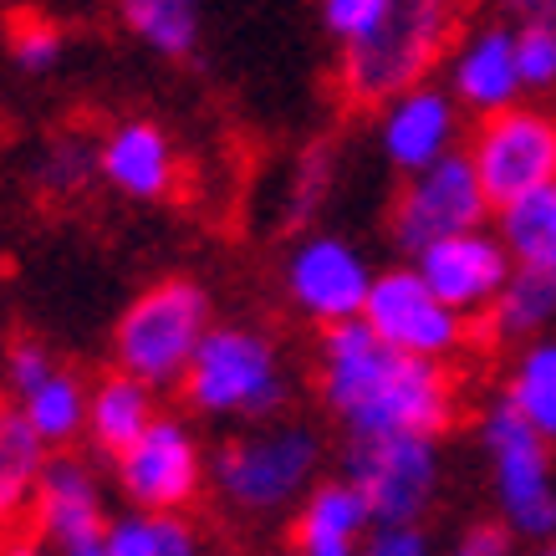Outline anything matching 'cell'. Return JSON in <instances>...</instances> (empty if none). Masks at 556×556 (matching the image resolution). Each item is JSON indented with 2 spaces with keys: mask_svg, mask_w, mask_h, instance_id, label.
Wrapping results in <instances>:
<instances>
[{
  "mask_svg": "<svg viewBox=\"0 0 556 556\" xmlns=\"http://www.w3.org/2000/svg\"><path fill=\"white\" fill-rule=\"evenodd\" d=\"M56 368V363H51V353L47 348H41V342H16V348H11V357H5V383H11V393H31L36 383H41V378H47V372Z\"/></svg>",
  "mask_w": 556,
  "mask_h": 556,
  "instance_id": "31",
  "label": "cell"
},
{
  "mask_svg": "<svg viewBox=\"0 0 556 556\" xmlns=\"http://www.w3.org/2000/svg\"><path fill=\"white\" fill-rule=\"evenodd\" d=\"M210 321L215 312H210V291L200 281H159L118 317L113 357L123 372H134L153 388H169L185 378Z\"/></svg>",
  "mask_w": 556,
  "mask_h": 556,
  "instance_id": "5",
  "label": "cell"
},
{
  "mask_svg": "<svg viewBox=\"0 0 556 556\" xmlns=\"http://www.w3.org/2000/svg\"><path fill=\"white\" fill-rule=\"evenodd\" d=\"M485 185L475 174L470 153L450 149L444 159L424 164V169L408 174V185L399 189L393 200V245H404L408 255H419L424 245H434L444 236H459V230H475L485 225Z\"/></svg>",
  "mask_w": 556,
  "mask_h": 556,
  "instance_id": "9",
  "label": "cell"
},
{
  "mask_svg": "<svg viewBox=\"0 0 556 556\" xmlns=\"http://www.w3.org/2000/svg\"><path fill=\"white\" fill-rule=\"evenodd\" d=\"M501 5H510V11H521V16H536L546 0H501Z\"/></svg>",
  "mask_w": 556,
  "mask_h": 556,
  "instance_id": "37",
  "label": "cell"
},
{
  "mask_svg": "<svg viewBox=\"0 0 556 556\" xmlns=\"http://www.w3.org/2000/svg\"><path fill=\"white\" fill-rule=\"evenodd\" d=\"M526 556H556V536H546V541H531V552Z\"/></svg>",
  "mask_w": 556,
  "mask_h": 556,
  "instance_id": "38",
  "label": "cell"
},
{
  "mask_svg": "<svg viewBox=\"0 0 556 556\" xmlns=\"http://www.w3.org/2000/svg\"><path fill=\"white\" fill-rule=\"evenodd\" d=\"M31 521L56 546H72V541H87L108 531L98 480H92V470H87L83 459L56 455L41 465V480H36V495H31Z\"/></svg>",
  "mask_w": 556,
  "mask_h": 556,
  "instance_id": "17",
  "label": "cell"
},
{
  "mask_svg": "<svg viewBox=\"0 0 556 556\" xmlns=\"http://www.w3.org/2000/svg\"><path fill=\"white\" fill-rule=\"evenodd\" d=\"M465 0H383L357 36L338 41V92L348 108H383L404 87L429 83L450 56Z\"/></svg>",
  "mask_w": 556,
  "mask_h": 556,
  "instance_id": "2",
  "label": "cell"
},
{
  "mask_svg": "<svg viewBox=\"0 0 556 556\" xmlns=\"http://www.w3.org/2000/svg\"><path fill=\"white\" fill-rule=\"evenodd\" d=\"M480 444H485V455H490V480H495L501 521L526 541L556 536L552 439L541 434L510 399H501V404L480 419Z\"/></svg>",
  "mask_w": 556,
  "mask_h": 556,
  "instance_id": "6",
  "label": "cell"
},
{
  "mask_svg": "<svg viewBox=\"0 0 556 556\" xmlns=\"http://www.w3.org/2000/svg\"><path fill=\"white\" fill-rule=\"evenodd\" d=\"M321 399L357 434H429L455 424V383L444 363L388 348L363 317L332 321L321 338Z\"/></svg>",
  "mask_w": 556,
  "mask_h": 556,
  "instance_id": "1",
  "label": "cell"
},
{
  "mask_svg": "<svg viewBox=\"0 0 556 556\" xmlns=\"http://www.w3.org/2000/svg\"><path fill=\"white\" fill-rule=\"evenodd\" d=\"M118 485L138 510H185L204 485L200 444L179 419H159L118 455Z\"/></svg>",
  "mask_w": 556,
  "mask_h": 556,
  "instance_id": "11",
  "label": "cell"
},
{
  "mask_svg": "<svg viewBox=\"0 0 556 556\" xmlns=\"http://www.w3.org/2000/svg\"><path fill=\"white\" fill-rule=\"evenodd\" d=\"M490 321L501 338H531L556 321V270H526L516 266L501 296L490 302Z\"/></svg>",
  "mask_w": 556,
  "mask_h": 556,
  "instance_id": "23",
  "label": "cell"
},
{
  "mask_svg": "<svg viewBox=\"0 0 556 556\" xmlns=\"http://www.w3.org/2000/svg\"><path fill=\"white\" fill-rule=\"evenodd\" d=\"M0 556H47L36 541H11V546H0Z\"/></svg>",
  "mask_w": 556,
  "mask_h": 556,
  "instance_id": "36",
  "label": "cell"
},
{
  "mask_svg": "<svg viewBox=\"0 0 556 556\" xmlns=\"http://www.w3.org/2000/svg\"><path fill=\"white\" fill-rule=\"evenodd\" d=\"M98 174V143L83 134H56L47 149L36 153V189L47 200H72L83 194Z\"/></svg>",
  "mask_w": 556,
  "mask_h": 556,
  "instance_id": "26",
  "label": "cell"
},
{
  "mask_svg": "<svg viewBox=\"0 0 556 556\" xmlns=\"http://www.w3.org/2000/svg\"><path fill=\"white\" fill-rule=\"evenodd\" d=\"M516 62H521V87L526 92H552L556 87V21L526 16L516 26Z\"/></svg>",
  "mask_w": 556,
  "mask_h": 556,
  "instance_id": "29",
  "label": "cell"
},
{
  "mask_svg": "<svg viewBox=\"0 0 556 556\" xmlns=\"http://www.w3.org/2000/svg\"><path fill=\"white\" fill-rule=\"evenodd\" d=\"M372 526L363 490L342 475V480H321L317 490H306L296 526H291V546L296 556H357L363 531Z\"/></svg>",
  "mask_w": 556,
  "mask_h": 556,
  "instance_id": "18",
  "label": "cell"
},
{
  "mask_svg": "<svg viewBox=\"0 0 556 556\" xmlns=\"http://www.w3.org/2000/svg\"><path fill=\"white\" fill-rule=\"evenodd\" d=\"M113 5H118L123 26L159 56L189 62L200 51L204 0H113Z\"/></svg>",
  "mask_w": 556,
  "mask_h": 556,
  "instance_id": "21",
  "label": "cell"
},
{
  "mask_svg": "<svg viewBox=\"0 0 556 556\" xmlns=\"http://www.w3.org/2000/svg\"><path fill=\"white\" fill-rule=\"evenodd\" d=\"M41 465H47V439L36 434L21 404H0V526L31 510Z\"/></svg>",
  "mask_w": 556,
  "mask_h": 556,
  "instance_id": "20",
  "label": "cell"
},
{
  "mask_svg": "<svg viewBox=\"0 0 556 556\" xmlns=\"http://www.w3.org/2000/svg\"><path fill=\"white\" fill-rule=\"evenodd\" d=\"M11 5H16V0H0V11H11Z\"/></svg>",
  "mask_w": 556,
  "mask_h": 556,
  "instance_id": "40",
  "label": "cell"
},
{
  "mask_svg": "<svg viewBox=\"0 0 556 556\" xmlns=\"http://www.w3.org/2000/svg\"><path fill=\"white\" fill-rule=\"evenodd\" d=\"M348 480L363 490L372 526H419L439 490V439L429 434H357Z\"/></svg>",
  "mask_w": 556,
  "mask_h": 556,
  "instance_id": "7",
  "label": "cell"
},
{
  "mask_svg": "<svg viewBox=\"0 0 556 556\" xmlns=\"http://www.w3.org/2000/svg\"><path fill=\"white\" fill-rule=\"evenodd\" d=\"M62 56H67V31L51 26L47 16H21L16 26H11V62H16L21 72L47 77V72L62 67Z\"/></svg>",
  "mask_w": 556,
  "mask_h": 556,
  "instance_id": "28",
  "label": "cell"
},
{
  "mask_svg": "<svg viewBox=\"0 0 556 556\" xmlns=\"http://www.w3.org/2000/svg\"><path fill=\"white\" fill-rule=\"evenodd\" d=\"M363 321L388 348L414 357H434V363H444V357H455L465 348V312L439 302L434 287L414 266L372 276L368 302H363Z\"/></svg>",
  "mask_w": 556,
  "mask_h": 556,
  "instance_id": "10",
  "label": "cell"
},
{
  "mask_svg": "<svg viewBox=\"0 0 556 556\" xmlns=\"http://www.w3.org/2000/svg\"><path fill=\"white\" fill-rule=\"evenodd\" d=\"M16 404L26 408V419L36 424V434L47 444H67V439H77V429H87V388L62 368H51Z\"/></svg>",
  "mask_w": 556,
  "mask_h": 556,
  "instance_id": "24",
  "label": "cell"
},
{
  "mask_svg": "<svg viewBox=\"0 0 556 556\" xmlns=\"http://www.w3.org/2000/svg\"><path fill=\"white\" fill-rule=\"evenodd\" d=\"M179 383H185L189 408H200L210 419H270L276 408H287L291 393L276 342L240 321H225V327L210 321Z\"/></svg>",
  "mask_w": 556,
  "mask_h": 556,
  "instance_id": "3",
  "label": "cell"
},
{
  "mask_svg": "<svg viewBox=\"0 0 556 556\" xmlns=\"http://www.w3.org/2000/svg\"><path fill=\"white\" fill-rule=\"evenodd\" d=\"M98 174L128 200H164L179 174V153L159 123L128 118L98 143Z\"/></svg>",
  "mask_w": 556,
  "mask_h": 556,
  "instance_id": "16",
  "label": "cell"
},
{
  "mask_svg": "<svg viewBox=\"0 0 556 556\" xmlns=\"http://www.w3.org/2000/svg\"><path fill=\"white\" fill-rule=\"evenodd\" d=\"M450 92L470 113H501L521 98V62H516V26H475L459 47H450Z\"/></svg>",
  "mask_w": 556,
  "mask_h": 556,
  "instance_id": "15",
  "label": "cell"
},
{
  "mask_svg": "<svg viewBox=\"0 0 556 556\" xmlns=\"http://www.w3.org/2000/svg\"><path fill=\"white\" fill-rule=\"evenodd\" d=\"M372 270L357 245L342 236H306L296 251L287 255V296L302 317L332 327V321L363 317Z\"/></svg>",
  "mask_w": 556,
  "mask_h": 556,
  "instance_id": "12",
  "label": "cell"
},
{
  "mask_svg": "<svg viewBox=\"0 0 556 556\" xmlns=\"http://www.w3.org/2000/svg\"><path fill=\"white\" fill-rule=\"evenodd\" d=\"M321 465V439L306 424H261L225 439L210 459L219 501L240 516H276L312 490Z\"/></svg>",
  "mask_w": 556,
  "mask_h": 556,
  "instance_id": "4",
  "label": "cell"
},
{
  "mask_svg": "<svg viewBox=\"0 0 556 556\" xmlns=\"http://www.w3.org/2000/svg\"><path fill=\"white\" fill-rule=\"evenodd\" d=\"M470 164L485 185L490 210L506 200L541 189L556 179V118L546 108H521L510 102L501 113H485L470 138Z\"/></svg>",
  "mask_w": 556,
  "mask_h": 556,
  "instance_id": "8",
  "label": "cell"
},
{
  "mask_svg": "<svg viewBox=\"0 0 556 556\" xmlns=\"http://www.w3.org/2000/svg\"><path fill=\"white\" fill-rule=\"evenodd\" d=\"M56 556H108V552H102V536H87L72 541V546H56Z\"/></svg>",
  "mask_w": 556,
  "mask_h": 556,
  "instance_id": "35",
  "label": "cell"
},
{
  "mask_svg": "<svg viewBox=\"0 0 556 556\" xmlns=\"http://www.w3.org/2000/svg\"><path fill=\"white\" fill-rule=\"evenodd\" d=\"M414 270L434 287L439 302H450L455 312L470 317V312H490V302L510 281L516 261H510L506 240L475 225V230H459V236H444L434 245H424L414 255Z\"/></svg>",
  "mask_w": 556,
  "mask_h": 556,
  "instance_id": "13",
  "label": "cell"
},
{
  "mask_svg": "<svg viewBox=\"0 0 556 556\" xmlns=\"http://www.w3.org/2000/svg\"><path fill=\"white\" fill-rule=\"evenodd\" d=\"M506 399L521 408L526 419L536 424L546 439H556V342H526L516 368H510V388Z\"/></svg>",
  "mask_w": 556,
  "mask_h": 556,
  "instance_id": "25",
  "label": "cell"
},
{
  "mask_svg": "<svg viewBox=\"0 0 556 556\" xmlns=\"http://www.w3.org/2000/svg\"><path fill=\"white\" fill-rule=\"evenodd\" d=\"M338 143L332 138H317L296 153L291 164V179H287V225H306L317 215L321 204L332 200V185H338Z\"/></svg>",
  "mask_w": 556,
  "mask_h": 556,
  "instance_id": "27",
  "label": "cell"
},
{
  "mask_svg": "<svg viewBox=\"0 0 556 556\" xmlns=\"http://www.w3.org/2000/svg\"><path fill=\"white\" fill-rule=\"evenodd\" d=\"M541 16H546V21H556V0H546V5H541Z\"/></svg>",
  "mask_w": 556,
  "mask_h": 556,
  "instance_id": "39",
  "label": "cell"
},
{
  "mask_svg": "<svg viewBox=\"0 0 556 556\" xmlns=\"http://www.w3.org/2000/svg\"><path fill=\"white\" fill-rule=\"evenodd\" d=\"M495 236L506 240L516 266L556 270V179L501 204V230Z\"/></svg>",
  "mask_w": 556,
  "mask_h": 556,
  "instance_id": "22",
  "label": "cell"
},
{
  "mask_svg": "<svg viewBox=\"0 0 556 556\" xmlns=\"http://www.w3.org/2000/svg\"><path fill=\"white\" fill-rule=\"evenodd\" d=\"M357 556H434L419 526H378V536L357 546Z\"/></svg>",
  "mask_w": 556,
  "mask_h": 556,
  "instance_id": "33",
  "label": "cell"
},
{
  "mask_svg": "<svg viewBox=\"0 0 556 556\" xmlns=\"http://www.w3.org/2000/svg\"><path fill=\"white\" fill-rule=\"evenodd\" d=\"M383 11V0H317V16H321V31L332 41H348L368 26L372 16Z\"/></svg>",
  "mask_w": 556,
  "mask_h": 556,
  "instance_id": "30",
  "label": "cell"
},
{
  "mask_svg": "<svg viewBox=\"0 0 556 556\" xmlns=\"http://www.w3.org/2000/svg\"><path fill=\"white\" fill-rule=\"evenodd\" d=\"M159 419V404H153V383L134 378V372H108L92 393H87V434L102 455L118 459L128 444H134L149 424Z\"/></svg>",
  "mask_w": 556,
  "mask_h": 556,
  "instance_id": "19",
  "label": "cell"
},
{
  "mask_svg": "<svg viewBox=\"0 0 556 556\" xmlns=\"http://www.w3.org/2000/svg\"><path fill=\"white\" fill-rule=\"evenodd\" d=\"M450 556H516V531L506 521H475L459 531Z\"/></svg>",
  "mask_w": 556,
  "mask_h": 556,
  "instance_id": "32",
  "label": "cell"
},
{
  "mask_svg": "<svg viewBox=\"0 0 556 556\" xmlns=\"http://www.w3.org/2000/svg\"><path fill=\"white\" fill-rule=\"evenodd\" d=\"M102 552H108V556H138V546H134V541H128V531H123V521H118V526H108V531H102Z\"/></svg>",
  "mask_w": 556,
  "mask_h": 556,
  "instance_id": "34",
  "label": "cell"
},
{
  "mask_svg": "<svg viewBox=\"0 0 556 556\" xmlns=\"http://www.w3.org/2000/svg\"><path fill=\"white\" fill-rule=\"evenodd\" d=\"M459 102L450 87L414 83L378 108V149L399 174H414L455 149Z\"/></svg>",
  "mask_w": 556,
  "mask_h": 556,
  "instance_id": "14",
  "label": "cell"
}]
</instances>
